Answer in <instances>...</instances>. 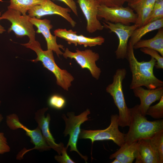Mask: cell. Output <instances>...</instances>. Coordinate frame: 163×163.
Wrapping results in <instances>:
<instances>
[{
    "label": "cell",
    "instance_id": "4",
    "mask_svg": "<svg viewBox=\"0 0 163 163\" xmlns=\"http://www.w3.org/2000/svg\"><path fill=\"white\" fill-rule=\"evenodd\" d=\"M125 69H117L113 76L112 82L106 88V91L112 97L119 111V126H129L130 120V109L127 107L123 93L122 83L126 75Z\"/></svg>",
    "mask_w": 163,
    "mask_h": 163
},
{
    "label": "cell",
    "instance_id": "5",
    "mask_svg": "<svg viewBox=\"0 0 163 163\" xmlns=\"http://www.w3.org/2000/svg\"><path fill=\"white\" fill-rule=\"evenodd\" d=\"M118 115L111 116L110 123L106 129L102 130H86L81 129L79 138L89 139L92 145L97 141L112 140L116 144L120 146L125 142V134L121 132L119 129Z\"/></svg>",
    "mask_w": 163,
    "mask_h": 163
},
{
    "label": "cell",
    "instance_id": "3",
    "mask_svg": "<svg viewBox=\"0 0 163 163\" xmlns=\"http://www.w3.org/2000/svg\"><path fill=\"white\" fill-rule=\"evenodd\" d=\"M21 44L36 53L37 58L31 60V61L34 62L38 61L41 62L43 66L54 75L56 78L57 84L64 90H68L74 78L66 70L61 69L56 64L53 51L48 50H43L40 43L36 40Z\"/></svg>",
    "mask_w": 163,
    "mask_h": 163
},
{
    "label": "cell",
    "instance_id": "29",
    "mask_svg": "<svg viewBox=\"0 0 163 163\" xmlns=\"http://www.w3.org/2000/svg\"><path fill=\"white\" fill-rule=\"evenodd\" d=\"M6 123L9 128L12 130L21 129L23 125L20 122L18 116L14 113L7 116Z\"/></svg>",
    "mask_w": 163,
    "mask_h": 163
},
{
    "label": "cell",
    "instance_id": "38",
    "mask_svg": "<svg viewBox=\"0 0 163 163\" xmlns=\"http://www.w3.org/2000/svg\"><path fill=\"white\" fill-rule=\"evenodd\" d=\"M1 104V101L0 100V104Z\"/></svg>",
    "mask_w": 163,
    "mask_h": 163
},
{
    "label": "cell",
    "instance_id": "7",
    "mask_svg": "<svg viewBox=\"0 0 163 163\" xmlns=\"http://www.w3.org/2000/svg\"><path fill=\"white\" fill-rule=\"evenodd\" d=\"M90 113L89 110L87 109L79 115L76 116L73 112H68L67 114L68 117L63 114L62 116L66 124L65 129L63 134L65 136H69V139L66 147L70 146V151L76 152L84 159L86 162L88 160V157L83 155L77 148V143L81 129V125L85 122L88 120L87 116Z\"/></svg>",
    "mask_w": 163,
    "mask_h": 163
},
{
    "label": "cell",
    "instance_id": "19",
    "mask_svg": "<svg viewBox=\"0 0 163 163\" xmlns=\"http://www.w3.org/2000/svg\"><path fill=\"white\" fill-rule=\"evenodd\" d=\"M138 147V141L131 144L125 142L118 150L110 155L109 158L117 159L120 163H132L136 157Z\"/></svg>",
    "mask_w": 163,
    "mask_h": 163
},
{
    "label": "cell",
    "instance_id": "27",
    "mask_svg": "<svg viewBox=\"0 0 163 163\" xmlns=\"http://www.w3.org/2000/svg\"><path fill=\"white\" fill-rule=\"evenodd\" d=\"M140 50L143 53L150 55L156 60L155 67L156 69H163V56L160 55L158 52L155 50L145 47L141 48Z\"/></svg>",
    "mask_w": 163,
    "mask_h": 163
},
{
    "label": "cell",
    "instance_id": "18",
    "mask_svg": "<svg viewBox=\"0 0 163 163\" xmlns=\"http://www.w3.org/2000/svg\"><path fill=\"white\" fill-rule=\"evenodd\" d=\"M21 129L26 132L27 135L30 138L31 142L34 145V147L28 150L22 151L18 155V158H22L27 152L34 149L43 151L50 150L51 148L48 145L42 133L40 128L38 126L35 129H30L23 125Z\"/></svg>",
    "mask_w": 163,
    "mask_h": 163
},
{
    "label": "cell",
    "instance_id": "12",
    "mask_svg": "<svg viewBox=\"0 0 163 163\" xmlns=\"http://www.w3.org/2000/svg\"><path fill=\"white\" fill-rule=\"evenodd\" d=\"M30 21L37 28L36 32L42 34L44 37L47 43V50L53 51L55 53L58 57L62 55L63 52L60 49L64 50V46L58 44L56 37L53 35L50 30L53 26L51 24L50 20L46 19H41L36 17H30Z\"/></svg>",
    "mask_w": 163,
    "mask_h": 163
},
{
    "label": "cell",
    "instance_id": "33",
    "mask_svg": "<svg viewBox=\"0 0 163 163\" xmlns=\"http://www.w3.org/2000/svg\"><path fill=\"white\" fill-rule=\"evenodd\" d=\"M64 2L76 16H78L77 8L74 0H58Z\"/></svg>",
    "mask_w": 163,
    "mask_h": 163
},
{
    "label": "cell",
    "instance_id": "28",
    "mask_svg": "<svg viewBox=\"0 0 163 163\" xmlns=\"http://www.w3.org/2000/svg\"><path fill=\"white\" fill-rule=\"evenodd\" d=\"M48 103L52 107L60 109L63 108L66 104V101L62 96L57 94L52 95L49 98Z\"/></svg>",
    "mask_w": 163,
    "mask_h": 163
},
{
    "label": "cell",
    "instance_id": "32",
    "mask_svg": "<svg viewBox=\"0 0 163 163\" xmlns=\"http://www.w3.org/2000/svg\"><path fill=\"white\" fill-rule=\"evenodd\" d=\"M10 151V148L8 144L4 133L0 132V154L8 152Z\"/></svg>",
    "mask_w": 163,
    "mask_h": 163
},
{
    "label": "cell",
    "instance_id": "35",
    "mask_svg": "<svg viewBox=\"0 0 163 163\" xmlns=\"http://www.w3.org/2000/svg\"><path fill=\"white\" fill-rule=\"evenodd\" d=\"M125 2H127L128 4H130L136 2L138 0H125Z\"/></svg>",
    "mask_w": 163,
    "mask_h": 163
},
{
    "label": "cell",
    "instance_id": "37",
    "mask_svg": "<svg viewBox=\"0 0 163 163\" xmlns=\"http://www.w3.org/2000/svg\"><path fill=\"white\" fill-rule=\"evenodd\" d=\"M3 119L2 115L0 113V124Z\"/></svg>",
    "mask_w": 163,
    "mask_h": 163
},
{
    "label": "cell",
    "instance_id": "16",
    "mask_svg": "<svg viewBox=\"0 0 163 163\" xmlns=\"http://www.w3.org/2000/svg\"><path fill=\"white\" fill-rule=\"evenodd\" d=\"M138 142L136 163H159L158 155L151 145L149 139L139 140Z\"/></svg>",
    "mask_w": 163,
    "mask_h": 163
},
{
    "label": "cell",
    "instance_id": "24",
    "mask_svg": "<svg viewBox=\"0 0 163 163\" xmlns=\"http://www.w3.org/2000/svg\"><path fill=\"white\" fill-rule=\"evenodd\" d=\"M104 41V38L101 36L95 37H88L81 34L77 35L76 38L77 45H82L85 47L101 45Z\"/></svg>",
    "mask_w": 163,
    "mask_h": 163
},
{
    "label": "cell",
    "instance_id": "11",
    "mask_svg": "<svg viewBox=\"0 0 163 163\" xmlns=\"http://www.w3.org/2000/svg\"><path fill=\"white\" fill-rule=\"evenodd\" d=\"M71 10L69 8L58 5L50 0H43L40 4L35 6L27 11L30 17L40 19L42 17L50 15H59L65 19L73 27L76 23L69 13Z\"/></svg>",
    "mask_w": 163,
    "mask_h": 163
},
{
    "label": "cell",
    "instance_id": "15",
    "mask_svg": "<svg viewBox=\"0 0 163 163\" xmlns=\"http://www.w3.org/2000/svg\"><path fill=\"white\" fill-rule=\"evenodd\" d=\"M133 90L135 96L140 100L139 109L142 113L145 116H146V112L151 104L159 100L163 96V86L152 89H146L142 87H139Z\"/></svg>",
    "mask_w": 163,
    "mask_h": 163
},
{
    "label": "cell",
    "instance_id": "8",
    "mask_svg": "<svg viewBox=\"0 0 163 163\" xmlns=\"http://www.w3.org/2000/svg\"><path fill=\"white\" fill-rule=\"evenodd\" d=\"M98 19L114 23H119L129 25L135 24L137 19V15L129 6H123L109 7L99 5L97 15Z\"/></svg>",
    "mask_w": 163,
    "mask_h": 163
},
{
    "label": "cell",
    "instance_id": "17",
    "mask_svg": "<svg viewBox=\"0 0 163 163\" xmlns=\"http://www.w3.org/2000/svg\"><path fill=\"white\" fill-rule=\"evenodd\" d=\"M156 0H138L132 3L128 4L137 15V20L135 24L137 28L145 24L154 7Z\"/></svg>",
    "mask_w": 163,
    "mask_h": 163
},
{
    "label": "cell",
    "instance_id": "20",
    "mask_svg": "<svg viewBox=\"0 0 163 163\" xmlns=\"http://www.w3.org/2000/svg\"><path fill=\"white\" fill-rule=\"evenodd\" d=\"M153 37L149 39L140 40L133 46L134 49L145 47L155 50L163 56V28H161Z\"/></svg>",
    "mask_w": 163,
    "mask_h": 163
},
{
    "label": "cell",
    "instance_id": "36",
    "mask_svg": "<svg viewBox=\"0 0 163 163\" xmlns=\"http://www.w3.org/2000/svg\"><path fill=\"white\" fill-rule=\"evenodd\" d=\"M111 163H120V162L117 159L115 158Z\"/></svg>",
    "mask_w": 163,
    "mask_h": 163
},
{
    "label": "cell",
    "instance_id": "30",
    "mask_svg": "<svg viewBox=\"0 0 163 163\" xmlns=\"http://www.w3.org/2000/svg\"><path fill=\"white\" fill-rule=\"evenodd\" d=\"M67 148L64 147L60 155L55 156V159L60 163H75L68 155L67 152Z\"/></svg>",
    "mask_w": 163,
    "mask_h": 163
},
{
    "label": "cell",
    "instance_id": "34",
    "mask_svg": "<svg viewBox=\"0 0 163 163\" xmlns=\"http://www.w3.org/2000/svg\"><path fill=\"white\" fill-rule=\"evenodd\" d=\"M1 14H0V21L1 20L0 19ZM6 30L5 28L1 25L0 24V34H2Z\"/></svg>",
    "mask_w": 163,
    "mask_h": 163
},
{
    "label": "cell",
    "instance_id": "21",
    "mask_svg": "<svg viewBox=\"0 0 163 163\" xmlns=\"http://www.w3.org/2000/svg\"><path fill=\"white\" fill-rule=\"evenodd\" d=\"M163 27V18L148 23L135 29L131 36L129 41L133 46L146 34Z\"/></svg>",
    "mask_w": 163,
    "mask_h": 163
},
{
    "label": "cell",
    "instance_id": "25",
    "mask_svg": "<svg viewBox=\"0 0 163 163\" xmlns=\"http://www.w3.org/2000/svg\"><path fill=\"white\" fill-rule=\"evenodd\" d=\"M163 18V0H156L145 24Z\"/></svg>",
    "mask_w": 163,
    "mask_h": 163
},
{
    "label": "cell",
    "instance_id": "14",
    "mask_svg": "<svg viewBox=\"0 0 163 163\" xmlns=\"http://www.w3.org/2000/svg\"><path fill=\"white\" fill-rule=\"evenodd\" d=\"M48 108H44L38 110L35 114L34 119L41 130L42 133L46 142L51 149L60 155L64 144L62 142L56 143L50 132L49 124L51 120L50 115L48 113L46 116L45 113Z\"/></svg>",
    "mask_w": 163,
    "mask_h": 163
},
{
    "label": "cell",
    "instance_id": "26",
    "mask_svg": "<svg viewBox=\"0 0 163 163\" xmlns=\"http://www.w3.org/2000/svg\"><path fill=\"white\" fill-rule=\"evenodd\" d=\"M159 102L156 104L149 107L146 115H148L157 119H160L163 118V96Z\"/></svg>",
    "mask_w": 163,
    "mask_h": 163
},
{
    "label": "cell",
    "instance_id": "22",
    "mask_svg": "<svg viewBox=\"0 0 163 163\" xmlns=\"http://www.w3.org/2000/svg\"><path fill=\"white\" fill-rule=\"evenodd\" d=\"M43 0H10L8 8L19 11L22 15L35 5L40 4Z\"/></svg>",
    "mask_w": 163,
    "mask_h": 163
},
{
    "label": "cell",
    "instance_id": "9",
    "mask_svg": "<svg viewBox=\"0 0 163 163\" xmlns=\"http://www.w3.org/2000/svg\"><path fill=\"white\" fill-rule=\"evenodd\" d=\"M64 51L62 55L65 58L75 59L82 69H88L93 78L97 80L99 79L101 70L96 63L100 58L98 53L90 49L84 50H76L73 52L66 48Z\"/></svg>",
    "mask_w": 163,
    "mask_h": 163
},
{
    "label": "cell",
    "instance_id": "23",
    "mask_svg": "<svg viewBox=\"0 0 163 163\" xmlns=\"http://www.w3.org/2000/svg\"><path fill=\"white\" fill-rule=\"evenodd\" d=\"M149 139L151 145L158 155L159 163H163V130L156 133Z\"/></svg>",
    "mask_w": 163,
    "mask_h": 163
},
{
    "label": "cell",
    "instance_id": "31",
    "mask_svg": "<svg viewBox=\"0 0 163 163\" xmlns=\"http://www.w3.org/2000/svg\"><path fill=\"white\" fill-rule=\"evenodd\" d=\"M100 5L112 7L123 6L125 0H95Z\"/></svg>",
    "mask_w": 163,
    "mask_h": 163
},
{
    "label": "cell",
    "instance_id": "6",
    "mask_svg": "<svg viewBox=\"0 0 163 163\" xmlns=\"http://www.w3.org/2000/svg\"><path fill=\"white\" fill-rule=\"evenodd\" d=\"M19 11L10 8L2 14L1 20H7L10 22L11 25L8 32L13 31L17 37L27 36L29 39V42L35 40V31L34 25L30 21V17L26 14L21 15Z\"/></svg>",
    "mask_w": 163,
    "mask_h": 163
},
{
    "label": "cell",
    "instance_id": "10",
    "mask_svg": "<svg viewBox=\"0 0 163 163\" xmlns=\"http://www.w3.org/2000/svg\"><path fill=\"white\" fill-rule=\"evenodd\" d=\"M104 28L108 29L117 36L119 43L115 51L116 58L118 59H126L129 39L138 27L135 24L129 25L121 23H114L104 21L102 22Z\"/></svg>",
    "mask_w": 163,
    "mask_h": 163
},
{
    "label": "cell",
    "instance_id": "1",
    "mask_svg": "<svg viewBox=\"0 0 163 163\" xmlns=\"http://www.w3.org/2000/svg\"><path fill=\"white\" fill-rule=\"evenodd\" d=\"M126 59L132 75L130 89L143 86L152 89L163 86V82L156 78L153 73L156 60L151 57L148 61H138L135 56L133 46L129 41Z\"/></svg>",
    "mask_w": 163,
    "mask_h": 163
},
{
    "label": "cell",
    "instance_id": "13",
    "mask_svg": "<svg viewBox=\"0 0 163 163\" xmlns=\"http://www.w3.org/2000/svg\"><path fill=\"white\" fill-rule=\"evenodd\" d=\"M87 21L86 30L92 33L102 30L104 27L97 18L98 8L100 5L95 0H77Z\"/></svg>",
    "mask_w": 163,
    "mask_h": 163
},
{
    "label": "cell",
    "instance_id": "2",
    "mask_svg": "<svg viewBox=\"0 0 163 163\" xmlns=\"http://www.w3.org/2000/svg\"><path fill=\"white\" fill-rule=\"evenodd\" d=\"M130 120L128 132L125 134V142L131 144L143 139H150L156 133L163 130V120H147L141 112L139 104L129 108Z\"/></svg>",
    "mask_w": 163,
    "mask_h": 163
}]
</instances>
